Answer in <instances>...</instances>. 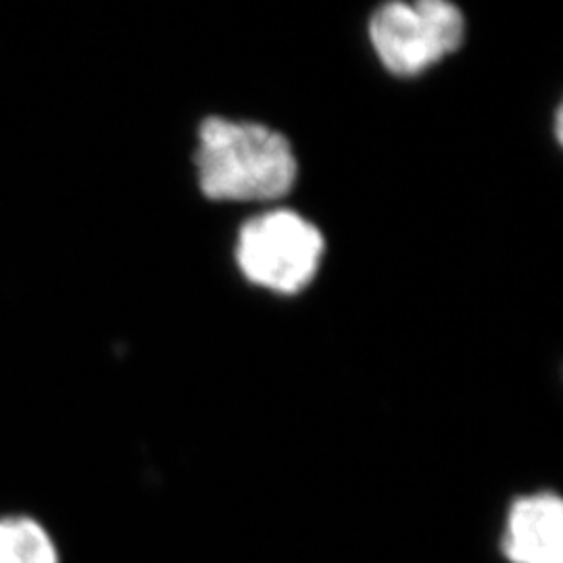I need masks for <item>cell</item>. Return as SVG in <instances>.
Instances as JSON below:
<instances>
[{
  "instance_id": "4",
  "label": "cell",
  "mask_w": 563,
  "mask_h": 563,
  "mask_svg": "<svg viewBox=\"0 0 563 563\" xmlns=\"http://www.w3.org/2000/svg\"><path fill=\"white\" fill-rule=\"evenodd\" d=\"M501 549L509 563H563V501L555 493L518 497L505 520Z\"/></svg>"
},
{
  "instance_id": "5",
  "label": "cell",
  "mask_w": 563,
  "mask_h": 563,
  "mask_svg": "<svg viewBox=\"0 0 563 563\" xmlns=\"http://www.w3.org/2000/svg\"><path fill=\"white\" fill-rule=\"evenodd\" d=\"M0 563H59L48 530L27 516L0 518Z\"/></svg>"
},
{
  "instance_id": "1",
  "label": "cell",
  "mask_w": 563,
  "mask_h": 563,
  "mask_svg": "<svg viewBox=\"0 0 563 563\" xmlns=\"http://www.w3.org/2000/svg\"><path fill=\"white\" fill-rule=\"evenodd\" d=\"M195 163L202 195L211 201H274L290 192L299 174L280 132L223 118L202 121Z\"/></svg>"
},
{
  "instance_id": "2",
  "label": "cell",
  "mask_w": 563,
  "mask_h": 563,
  "mask_svg": "<svg viewBox=\"0 0 563 563\" xmlns=\"http://www.w3.org/2000/svg\"><path fill=\"white\" fill-rule=\"evenodd\" d=\"M323 255L322 232L302 216L276 209L242 225L236 262L242 274L267 290L297 295L316 278Z\"/></svg>"
},
{
  "instance_id": "3",
  "label": "cell",
  "mask_w": 563,
  "mask_h": 563,
  "mask_svg": "<svg viewBox=\"0 0 563 563\" xmlns=\"http://www.w3.org/2000/svg\"><path fill=\"white\" fill-rule=\"evenodd\" d=\"M465 38L463 13L444 0L388 2L369 21V41L384 67L418 76L455 53Z\"/></svg>"
}]
</instances>
